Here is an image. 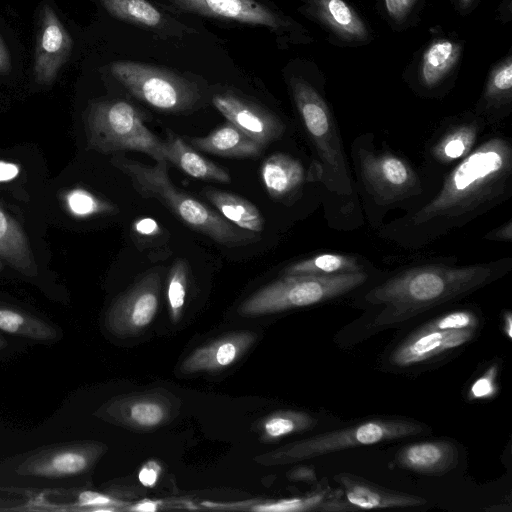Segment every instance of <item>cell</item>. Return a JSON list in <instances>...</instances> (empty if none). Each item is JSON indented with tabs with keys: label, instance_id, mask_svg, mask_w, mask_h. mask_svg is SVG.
<instances>
[{
	"label": "cell",
	"instance_id": "6da1fadb",
	"mask_svg": "<svg viewBox=\"0 0 512 512\" xmlns=\"http://www.w3.org/2000/svg\"><path fill=\"white\" fill-rule=\"evenodd\" d=\"M512 196V142L485 136L449 168L438 190L422 198L378 235L405 249L423 248L504 203Z\"/></svg>",
	"mask_w": 512,
	"mask_h": 512
},
{
	"label": "cell",
	"instance_id": "7a4b0ae2",
	"mask_svg": "<svg viewBox=\"0 0 512 512\" xmlns=\"http://www.w3.org/2000/svg\"><path fill=\"white\" fill-rule=\"evenodd\" d=\"M511 268V258L469 265L423 263L396 272L371 288L365 300L383 307L375 319L376 325L394 324L466 296L504 276Z\"/></svg>",
	"mask_w": 512,
	"mask_h": 512
},
{
	"label": "cell",
	"instance_id": "3957f363",
	"mask_svg": "<svg viewBox=\"0 0 512 512\" xmlns=\"http://www.w3.org/2000/svg\"><path fill=\"white\" fill-rule=\"evenodd\" d=\"M111 162L129 177L141 197L158 200L188 227L215 242L237 247L259 240L256 233L237 227L218 211L179 190L169 178L167 161L160 160L154 166H147L117 154Z\"/></svg>",
	"mask_w": 512,
	"mask_h": 512
},
{
	"label": "cell",
	"instance_id": "277c9868",
	"mask_svg": "<svg viewBox=\"0 0 512 512\" xmlns=\"http://www.w3.org/2000/svg\"><path fill=\"white\" fill-rule=\"evenodd\" d=\"M290 88L305 135L314 152L313 167L317 180L332 195L352 196L356 186L340 130L327 102L302 78H291Z\"/></svg>",
	"mask_w": 512,
	"mask_h": 512
},
{
	"label": "cell",
	"instance_id": "5b68a950",
	"mask_svg": "<svg viewBox=\"0 0 512 512\" xmlns=\"http://www.w3.org/2000/svg\"><path fill=\"white\" fill-rule=\"evenodd\" d=\"M351 153L356 183L366 207L385 212L401 205H414L416 198L424 197V179L416 168L390 149L375 148L370 135L356 138Z\"/></svg>",
	"mask_w": 512,
	"mask_h": 512
},
{
	"label": "cell",
	"instance_id": "8992f818",
	"mask_svg": "<svg viewBox=\"0 0 512 512\" xmlns=\"http://www.w3.org/2000/svg\"><path fill=\"white\" fill-rule=\"evenodd\" d=\"M85 127L88 146L93 150L106 154L138 151L155 161L165 160V141L144 125L137 109L127 101L92 103Z\"/></svg>",
	"mask_w": 512,
	"mask_h": 512
},
{
	"label": "cell",
	"instance_id": "52a82bcc",
	"mask_svg": "<svg viewBox=\"0 0 512 512\" xmlns=\"http://www.w3.org/2000/svg\"><path fill=\"white\" fill-rule=\"evenodd\" d=\"M368 278L367 271L332 276L283 275L246 299L239 313L256 316L315 305L357 289Z\"/></svg>",
	"mask_w": 512,
	"mask_h": 512
},
{
	"label": "cell",
	"instance_id": "ba28073f",
	"mask_svg": "<svg viewBox=\"0 0 512 512\" xmlns=\"http://www.w3.org/2000/svg\"><path fill=\"white\" fill-rule=\"evenodd\" d=\"M422 423L407 419H371L289 444L269 455L271 463L311 459L345 449L393 441L425 432Z\"/></svg>",
	"mask_w": 512,
	"mask_h": 512
},
{
	"label": "cell",
	"instance_id": "9c48e42d",
	"mask_svg": "<svg viewBox=\"0 0 512 512\" xmlns=\"http://www.w3.org/2000/svg\"><path fill=\"white\" fill-rule=\"evenodd\" d=\"M110 69L131 94L156 109L184 112L200 99L195 84L169 70L134 61H116Z\"/></svg>",
	"mask_w": 512,
	"mask_h": 512
},
{
	"label": "cell",
	"instance_id": "30bf717a",
	"mask_svg": "<svg viewBox=\"0 0 512 512\" xmlns=\"http://www.w3.org/2000/svg\"><path fill=\"white\" fill-rule=\"evenodd\" d=\"M96 443H63L37 450L18 466V474L35 479L61 480L87 472L101 454Z\"/></svg>",
	"mask_w": 512,
	"mask_h": 512
},
{
	"label": "cell",
	"instance_id": "8fae6325",
	"mask_svg": "<svg viewBox=\"0 0 512 512\" xmlns=\"http://www.w3.org/2000/svg\"><path fill=\"white\" fill-rule=\"evenodd\" d=\"M161 279L150 272L122 294L105 317L107 330L118 337H128L145 329L156 315Z\"/></svg>",
	"mask_w": 512,
	"mask_h": 512
},
{
	"label": "cell",
	"instance_id": "7c38bea8",
	"mask_svg": "<svg viewBox=\"0 0 512 512\" xmlns=\"http://www.w3.org/2000/svg\"><path fill=\"white\" fill-rule=\"evenodd\" d=\"M73 39L54 8L44 2L37 23L33 75L41 85L52 84L68 61Z\"/></svg>",
	"mask_w": 512,
	"mask_h": 512
},
{
	"label": "cell",
	"instance_id": "4fadbf2b",
	"mask_svg": "<svg viewBox=\"0 0 512 512\" xmlns=\"http://www.w3.org/2000/svg\"><path fill=\"white\" fill-rule=\"evenodd\" d=\"M484 125V119L478 115L443 125L426 145L427 164L432 168H451L466 157L481 140Z\"/></svg>",
	"mask_w": 512,
	"mask_h": 512
},
{
	"label": "cell",
	"instance_id": "5bb4252c",
	"mask_svg": "<svg viewBox=\"0 0 512 512\" xmlns=\"http://www.w3.org/2000/svg\"><path fill=\"white\" fill-rule=\"evenodd\" d=\"M212 102L227 121L264 147L285 131V125L275 114L233 93L217 94Z\"/></svg>",
	"mask_w": 512,
	"mask_h": 512
},
{
	"label": "cell",
	"instance_id": "9a60e30c",
	"mask_svg": "<svg viewBox=\"0 0 512 512\" xmlns=\"http://www.w3.org/2000/svg\"><path fill=\"white\" fill-rule=\"evenodd\" d=\"M177 8L199 15L233 20L272 30H284L289 22L257 0H168Z\"/></svg>",
	"mask_w": 512,
	"mask_h": 512
},
{
	"label": "cell",
	"instance_id": "2e32d148",
	"mask_svg": "<svg viewBox=\"0 0 512 512\" xmlns=\"http://www.w3.org/2000/svg\"><path fill=\"white\" fill-rule=\"evenodd\" d=\"M475 330H425L419 328L391 353L393 365L406 367L437 357L469 342Z\"/></svg>",
	"mask_w": 512,
	"mask_h": 512
},
{
	"label": "cell",
	"instance_id": "e0dca14e",
	"mask_svg": "<svg viewBox=\"0 0 512 512\" xmlns=\"http://www.w3.org/2000/svg\"><path fill=\"white\" fill-rule=\"evenodd\" d=\"M334 479L340 486L344 501L353 511L417 507L426 503L420 496L390 490L350 473H339Z\"/></svg>",
	"mask_w": 512,
	"mask_h": 512
},
{
	"label": "cell",
	"instance_id": "ac0fdd59",
	"mask_svg": "<svg viewBox=\"0 0 512 512\" xmlns=\"http://www.w3.org/2000/svg\"><path fill=\"white\" fill-rule=\"evenodd\" d=\"M456 445L447 440H429L404 446L395 456L397 466L425 475H442L458 464Z\"/></svg>",
	"mask_w": 512,
	"mask_h": 512
},
{
	"label": "cell",
	"instance_id": "d6986e66",
	"mask_svg": "<svg viewBox=\"0 0 512 512\" xmlns=\"http://www.w3.org/2000/svg\"><path fill=\"white\" fill-rule=\"evenodd\" d=\"M104 414L114 422L138 429H151L164 423L171 414L169 400L161 395H138L113 400Z\"/></svg>",
	"mask_w": 512,
	"mask_h": 512
},
{
	"label": "cell",
	"instance_id": "ffe728a7",
	"mask_svg": "<svg viewBox=\"0 0 512 512\" xmlns=\"http://www.w3.org/2000/svg\"><path fill=\"white\" fill-rule=\"evenodd\" d=\"M255 340L251 332H234L203 345L188 356L181 370L186 373L217 371L234 363Z\"/></svg>",
	"mask_w": 512,
	"mask_h": 512
},
{
	"label": "cell",
	"instance_id": "44dd1931",
	"mask_svg": "<svg viewBox=\"0 0 512 512\" xmlns=\"http://www.w3.org/2000/svg\"><path fill=\"white\" fill-rule=\"evenodd\" d=\"M261 178L268 194L276 200L293 196L307 179L315 180L307 176L300 160L285 153L273 154L263 162Z\"/></svg>",
	"mask_w": 512,
	"mask_h": 512
},
{
	"label": "cell",
	"instance_id": "7402d4cb",
	"mask_svg": "<svg viewBox=\"0 0 512 512\" xmlns=\"http://www.w3.org/2000/svg\"><path fill=\"white\" fill-rule=\"evenodd\" d=\"M190 143L197 150L228 158H254L264 148L229 121L205 137L190 138Z\"/></svg>",
	"mask_w": 512,
	"mask_h": 512
},
{
	"label": "cell",
	"instance_id": "603a6c76",
	"mask_svg": "<svg viewBox=\"0 0 512 512\" xmlns=\"http://www.w3.org/2000/svg\"><path fill=\"white\" fill-rule=\"evenodd\" d=\"M165 160L199 180L220 183L231 181L228 171L200 155L180 137L170 136L165 142Z\"/></svg>",
	"mask_w": 512,
	"mask_h": 512
},
{
	"label": "cell",
	"instance_id": "cb8c5ba5",
	"mask_svg": "<svg viewBox=\"0 0 512 512\" xmlns=\"http://www.w3.org/2000/svg\"><path fill=\"white\" fill-rule=\"evenodd\" d=\"M309 11L347 41L368 38L364 22L344 0H310Z\"/></svg>",
	"mask_w": 512,
	"mask_h": 512
},
{
	"label": "cell",
	"instance_id": "d4e9b609",
	"mask_svg": "<svg viewBox=\"0 0 512 512\" xmlns=\"http://www.w3.org/2000/svg\"><path fill=\"white\" fill-rule=\"evenodd\" d=\"M0 256L24 276L37 275V265L24 231L1 207Z\"/></svg>",
	"mask_w": 512,
	"mask_h": 512
},
{
	"label": "cell",
	"instance_id": "484cf974",
	"mask_svg": "<svg viewBox=\"0 0 512 512\" xmlns=\"http://www.w3.org/2000/svg\"><path fill=\"white\" fill-rule=\"evenodd\" d=\"M206 199L225 219L239 228L259 233L264 228V218L260 210L248 200L217 189L203 190Z\"/></svg>",
	"mask_w": 512,
	"mask_h": 512
},
{
	"label": "cell",
	"instance_id": "4316f807",
	"mask_svg": "<svg viewBox=\"0 0 512 512\" xmlns=\"http://www.w3.org/2000/svg\"><path fill=\"white\" fill-rule=\"evenodd\" d=\"M512 96V60L506 58L491 72L481 103L477 107L478 116L496 121L503 118L505 109L510 107Z\"/></svg>",
	"mask_w": 512,
	"mask_h": 512
},
{
	"label": "cell",
	"instance_id": "83f0119b",
	"mask_svg": "<svg viewBox=\"0 0 512 512\" xmlns=\"http://www.w3.org/2000/svg\"><path fill=\"white\" fill-rule=\"evenodd\" d=\"M0 332L39 342L55 341L58 329L19 308L0 303Z\"/></svg>",
	"mask_w": 512,
	"mask_h": 512
},
{
	"label": "cell",
	"instance_id": "f1b7e54d",
	"mask_svg": "<svg viewBox=\"0 0 512 512\" xmlns=\"http://www.w3.org/2000/svg\"><path fill=\"white\" fill-rule=\"evenodd\" d=\"M366 271L359 257L339 253H320L297 261L283 270V275L332 276Z\"/></svg>",
	"mask_w": 512,
	"mask_h": 512
},
{
	"label": "cell",
	"instance_id": "f546056e",
	"mask_svg": "<svg viewBox=\"0 0 512 512\" xmlns=\"http://www.w3.org/2000/svg\"><path fill=\"white\" fill-rule=\"evenodd\" d=\"M460 51V46L450 40L434 41L422 57L420 66L422 85L428 89L438 86L455 67Z\"/></svg>",
	"mask_w": 512,
	"mask_h": 512
},
{
	"label": "cell",
	"instance_id": "4dcf8cb0",
	"mask_svg": "<svg viewBox=\"0 0 512 512\" xmlns=\"http://www.w3.org/2000/svg\"><path fill=\"white\" fill-rule=\"evenodd\" d=\"M104 9L113 17L145 27L163 25L160 11L147 0H100Z\"/></svg>",
	"mask_w": 512,
	"mask_h": 512
},
{
	"label": "cell",
	"instance_id": "1f68e13d",
	"mask_svg": "<svg viewBox=\"0 0 512 512\" xmlns=\"http://www.w3.org/2000/svg\"><path fill=\"white\" fill-rule=\"evenodd\" d=\"M317 420L308 413L282 410L267 416L261 424L262 439L275 441L316 426Z\"/></svg>",
	"mask_w": 512,
	"mask_h": 512
},
{
	"label": "cell",
	"instance_id": "d6a6232c",
	"mask_svg": "<svg viewBox=\"0 0 512 512\" xmlns=\"http://www.w3.org/2000/svg\"><path fill=\"white\" fill-rule=\"evenodd\" d=\"M188 285L187 264L178 259L170 269L167 282V299L171 319L176 322L182 315Z\"/></svg>",
	"mask_w": 512,
	"mask_h": 512
},
{
	"label": "cell",
	"instance_id": "836d02e7",
	"mask_svg": "<svg viewBox=\"0 0 512 512\" xmlns=\"http://www.w3.org/2000/svg\"><path fill=\"white\" fill-rule=\"evenodd\" d=\"M332 492L328 487L303 498H291L277 502L257 504L252 507V510L259 512L321 511L324 502L330 497Z\"/></svg>",
	"mask_w": 512,
	"mask_h": 512
},
{
	"label": "cell",
	"instance_id": "e575fe53",
	"mask_svg": "<svg viewBox=\"0 0 512 512\" xmlns=\"http://www.w3.org/2000/svg\"><path fill=\"white\" fill-rule=\"evenodd\" d=\"M66 203L71 213L80 217L108 213L114 210L113 206L81 188L68 192Z\"/></svg>",
	"mask_w": 512,
	"mask_h": 512
},
{
	"label": "cell",
	"instance_id": "d590c367",
	"mask_svg": "<svg viewBox=\"0 0 512 512\" xmlns=\"http://www.w3.org/2000/svg\"><path fill=\"white\" fill-rule=\"evenodd\" d=\"M479 325L478 316L468 309L448 312L424 324L425 330H476Z\"/></svg>",
	"mask_w": 512,
	"mask_h": 512
},
{
	"label": "cell",
	"instance_id": "8d00e7d4",
	"mask_svg": "<svg viewBox=\"0 0 512 512\" xmlns=\"http://www.w3.org/2000/svg\"><path fill=\"white\" fill-rule=\"evenodd\" d=\"M114 504L115 501L109 496L94 491L82 492L76 503L80 508L91 511H113Z\"/></svg>",
	"mask_w": 512,
	"mask_h": 512
},
{
	"label": "cell",
	"instance_id": "74e56055",
	"mask_svg": "<svg viewBox=\"0 0 512 512\" xmlns=\"http://www.w3.org/2000/svg\"><path fill=\"white\" fill-rule=\"evenodd\" d=\"M495 372L496 368L492 367L487 370L471 385L469 394L472 399L489 398L495 393Z\"/></svg>",
	"mask_w": 512,
	"mask_h": 512
},
{
	"label": "cell",
	"instance_id": "f35d334b",
	"mask_svg": "<svg viewBox=\"0 0 512 512\" xmlns=\"http://www.w3.org/2000/svg\"><path fill=\"white\" fill-rule=\"evenodd\" d=\"M416 0H384L389 17L395 22H402L410 13Z\"/></svg>",
	"mask_w": 512,
	"mask_h": 512
},
{
	"label": "cell",
	"instance_id": "ab89813d",
	"mask_svg": "<svg viewBox=\"0 0 512 512\" xmlns=\"http://www.w3.org/2000/svg\"><path fill=\"white\" fill-rule=\"evenodd\" d=\"M160 473V465L154 461H149L140 469L138 478L142 485L152 487L156 484Z\"/></svg>",
	"mask_w": 512,
	"mask_h": 512
},
{
	"label": "cell",
	"instance_id": "60d3db41",
	"mask_svg": "<svg viewBox=\"0 0 512 512\" xmlns=\"http://www.w3.org/2000/svg\"><path fill=\"white\" fill-rule=\"evenodd\" d=\"M13 69V57L7 41L0 32V76L8 75Z\"/></svg>",
	"mask_w": 512,
	"mask_h": 512
},
{
	"label": "cell",
	"instance_id": "b9f144b4",
	"mask_svg": "<svg viewBox=\"0 0 512 512\" xmlns=\"http://www.w3.org/2000/svg\"><path fill=\"white\" fill-rule=\"evenodd\" d=\"M483 239L490 241L511 242L512 240V221L508 220L501 226L488 232Z\"/></svg>",
	"mask_w": 512,
	"mask_h": 512
},
{
	"label": "cell",
	"instance_id": "7bdbcfd3",
	"mask_svg": "<svg viewBox=\"0 0 512 512\" xmlns=\"http://www.w3.org/2000/svg\"><path fill=\"white\" fill-rule=\"evenodd\" d=\"M19 173V167L11 162L0 161V182L9 181Z\"/></svg>",
	"mask_w": 512,
	"mask_h": 512
},
{
	"label": "cell",
	"instance_id": "ee69618b",
	"mask_svg": "<svg viewBox=\"0 0 512 512\" xmlns=\"http://www.w3.org/2000/svg\"><path fill=\"white\" fill-rule=\"evenodd\" d=\"M134 227L137 232L146 235L154 234L158 229L157 223L150 218L137 221Z\"/></svg>",
	"mask_w": 512,
	"mask_h": 512
},
{
	"label": "cell",
	"instance_id": "f6af8a7d",
	"mask_svg": "<svg viewBox=\"0 0 512 512\" xmlns=\"http://www.w3.org/2000/svg\"><path fill=\"white\" fill-rule=\"evenodd\" d=\"M291 477L295 480L306 481L309 483L315 482L317 480L315 471L309 467H300L295 469Z\"/></svg>",
	"mask_w": 512,
	"mask_h": 512
},
{
	"label": "cell",
	"instance_id": "bcb514c9",
	"mask_svg": "<svg viewBox=\"0 0 512 512\" xmlns=\"http://www.w3.org/2000/svg\"><path fill=\"white\" fill-rule=\"evenodd\" d=\"M158 508V503L151 500H144L142 502H139L135 504L133 507H131L132 511H144V512H153L156 511Z\"/></svg>",
	"mask_w": 512,
	"mask_h": 512
},
{
	"label": "cell",
	"instance_id": "7dc6e473",
	"mask_svg": "<svg viewBox=\"0 0 512 512\" xmlns=\"http://www.w3.org/2000/svg\"><path fill=\"white\" fill-rule=\"evenodd\" d=\"M511 322H512L511 313L507 312L504 315V331L506 332V334H507V336L509 338H511V335H512V333H511V328H512Z\"/></svg>",
	"mask_w": 512,
	"mask_h": 512
},
{
	"label": "cell",
	"instance_id": "c3c4849f",
	"mask_svg": "<svg viewBox=\"0 0 512 512\" xmlns=\"http://www.w3.org/2000/svg\"><path fill=\"white\" fill-rule=\"evenodd\" d=\"M474 0H459L460 8L465 10L469 8Z\"/></svg>",
	"mask_w": 512,
	"mask_h": 512
},
{
	"label": "cell",
	"instance_id": "681fc988",
	"mask_svg": "<svg viewBox=\"0 0 512 512\" xmlns=\"http://www.w3.org/2000/svg\"><path fill=\"white\" fill-rule=\"evenodd\" d=\"M6 341L3 337L0 336V350H2L3 348H5L6 346Z\"/></svg>",
	"mask_w": 512,
	"mask_h": 512
},
{
	"label": "cell",
	"instance_id": "f907efd6",
	"mask_svg": "<svg viewBox=\"0 0 512 512\" xmlns=\"http://www.w3.org/2000/svg\"><path fill=\"white\" fill-rule=\"evenodd\" d=\"M0 269H2V263H1V261H0Z\"/></svg>",
	"mask_w": 512,
	"mask_h": 512
}]
</instances>
